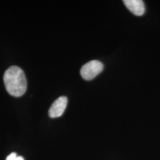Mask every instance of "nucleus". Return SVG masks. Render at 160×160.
I'll return each mask as SVG.
<instances>
[{"label":"nucleus","mask_w":160,"mask_h":160,"mask_svg":"<svg viewBox=\"0 0 160 160\" xmlns=\"http://www.w3.org/2000/svg\"><path fill=\"white\" fill-rule=\"evenodd\" d=\"M3 78L6 90L12 96L21 97L26 92L27 80L20 68L10 67L5 71Z\"/></svg>","instance_id":"obj_1"},{"label":"nucleus","mask_w":160,"mask_h":160,"mask_svg":"<svg viewBox=\"0 0 160 160\" xmlns=\"http://www.w3.org/2000/svg\"><path fill=\"white\" fill-rule=\"evenodd\" d=\"M104 66L102 62L93 60L84 64L80 70V74L83 79L87 81L94 79L103 71Z\"/></svg>","instance_id":"obj_2"},{"label":"nucleus","mask_w":160,"mask_h":160,"mask_svg":"<svg viewBox=\"0 0 160 160\" xmlns=\"http://www.w3.org/2000/svg\"><path fill=\"white\" fill-rule=\"evenodd\" d=\"M68 103L67 97L61 96L52 104L49 110V116L51 118H56L62 116L67 108Z\"/></svg>","instance_id":"obj_3"},{"label":"nucleus","mask_w":160,"mask_h":160,"mask_svg":"<svg viewBox=\"0 0 160 160\" xmlns=\"http://www.w3.org/2000/svg\"><path fill=\"white\" fill-rule=\"evenodd\" d=\"M123 2L127 8L137 16H142L145 8L143 1L141 0H124Z\"/></svg>","instance_id":"obj_4"},{"label":"nucleus","mask_w":160,"mask_h":160,"mask_svg":"<svg viewBox=\"0 0 160 160\" xmlns=\"http://www.w3.org/2000/svg\"><path fill=\"white\" fill-rule=\"evenodd\" d=\"M17 158V154L16 152H12L7 157L6 160H16Z\"/></svg>","instance_id":"obj_5"},{"label":"nucleus","mask_w":160,"mask_h":160,"mask_svg":"<svg viewBox=\"0 0 160 160\" xmlns=\"http://www.w3.org/2000/svg\"><path fill=\"white\" fill-rule=\"evenodd\" d=\"M24 160V159L23 158V157L18 156V157H17V160Z\"/></svg>","instance_id":"obj_6"}]
</instances>
